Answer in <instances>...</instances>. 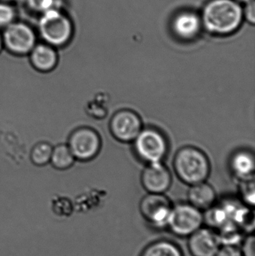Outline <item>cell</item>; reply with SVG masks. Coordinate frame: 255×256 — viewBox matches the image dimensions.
I'll return each mask as SVG.
<instances>
[{"label": "cell", "mask_w": 255, "mask_h": 256, "mask_svg": "<svg viewBox=\"0 0 255 256\" xmlns=\"http://www.w3.org/2000/svg\"><path fill=\"white\" fill-rule=\"evenodd\" d=\"M200 16L203 28L219 36L233 34L244 20L242 6L236 0H210Z\"/></svg>", "instance_id": "6da1fadb"}, {"label": "cell", "mask_w": 255, "mask_h": 256, "mask_svg": "<svg viewBox=\"0 0 255 256\" xmlns=\"http://www.w3.org/2000/svg\"><path fill=\"white\" fill-rule=\"evenodd\" d=\"M174 168L178 178L191 186L206 180L211 165L208 156L202 150L193 146H186L175 154Z\"/></svg>", "instance_id": "7a4b0ae2"}, {"label": "cell", "mask_w": 255, "mask_h": 256, "mask_svg": "<svg viewBox=\"0 0 255 256\" xmlns=\"http://www.w3.org/2000/svg\"><path fill=\"white\" fill-rule=\"evenodd\" d=\"M38 26L43 40L54 46H61L67 43L73 33L70 20L54 8L43 12Z\"/></svg>", "instance_id": "3957f363"}, {"label": "cell", "mask_w": 255, "mask_h": 256, "mask_svg": "<svg viewBox=\"0 0 255 256\" xmlns=\"http://www.w3.org/2000/svg\"><path fill=\"white\" fill-rule=\"evenodd\" d=\"M133 142L136 155L148 164L163 162L169 150L166 136L156 128L142 129Z\"/></svg>", "instance_id": "277c9868"}, {"label": "cell", "mask_w": 255, "mask_h": 256, "mask_svg": "<svg viewBox=\"0 0 255 256\" xmlns=\"http://www.w3.org/2000/svg\"><path fill=\"white\" fill-rule=\"evenodd\" d=\"M203 224L202 212L190 203H183L172 207L166 227L178 237H190Z\"/></svg>", "instance_id": "5b68a950"}, {"label": "cell", "mask_w": 255, "mask_h": 256, "mask_svg": "<svg viewBox=\"0 0 255 256\" xmlns=\"http://www.w3.org/2000/svg\"><path fill=\"white\" fill-rule=\"evenodd\" d=\"M172 207L170 200L164 194L148 192L141 200L139 210L148 224L161 228L167 226Z\"/></svg>", "instance_id": "8992f818"}, {"label": "cell", "mask_w": 255, "mask_h": 256, "mask_svg": "<svg viewBox=\"0 0 255 256\" xmlns=\"http://www.w3.org/2000/svg\"><path fill=\"white\" fill-rule=\"evenodd\" d=\"M3 44L17 55L31 52L35 46L34 31L23 22H11L6 26L2 34Z\"/></svg>", "instance_id": "52a82bcc"}, {"label": "cell", "mask_w": 255, "mask_h": 256, "mask_svg": "<svg viewBox=\"0 0 255 256\" xmlns=\"http://www.w3.org/2000/svg\"><path fill=\"white\" fill-rule=\"evenodd\" d=\"M109 129L118 141L132 142L142 130V120L134 111L122 110L114 114L109 122Z\"/></svg>", "instance_id": "ba28073f"}, {"label": "cell", "mask_w": 255, "mask_h": 256, "mask_svg": "<svg viewBox=\"0 0 255 256\" xmlns=\"http://www.w3.org/2000/svg\"><path fill=\"white\" fill-rule=\"evenodd\" d=\"M68 147L74 158L86 160L94 158L100 152L101 140L94 130L82 128L72 134Z\"/></svg>", "instance_id": "9c48e42d"}, {"label": "cell", "mask_w": 255, "mask_h": 256, "mask_svg": "<svg viewBox=\"0 0 255 256\" xmlns=\"http://www.w3.org/2000/svg\"><path fill=\"white\" fill-rule=\"evenodd\" d=\"M172 180L170 172L162 162L148 164L141 176L142 186L150 194H165Z\"/></svg>", "instance_id": "30bf717a"}, {"label": "cell", "mask_w": 255, "mask_h": 256, "mask_svg": "<svg viewBox=\"0 0 255 256\" xmlns=\"http://www.w3.org/2000/svg\"><path fill=\"white\" fill-rule=\"evenodd\" d=\"M221 246L218 233L211 228L202 227L189 237L188 249L193 256H215Z\"/></svg>", "instance_id": "8fae6325"}, {"label": "cell", "mask_w": 255, "mask_h": 256, "mask_svg": "<svg viewBox=\"0 0 255 256\" xmlns=\"http://www.w3.org/2000/svg\"><path fill=\"white\" fill-rule=\"evenodd\" d=\"M171 26L173 34L184 42L196 39L203 28L200 15L193 10H184L177 14L172 19Z\"/></svg>", "instance_id": "7c38bea8"}, {"label": "cell", "mask_w": 255, "mask_h": 256, "mask_svg": "<svg viewBox=\"0 0 255 256\" xmlns=\"http://www.w3.org/2000/svg\"><path fill=\"white\" fill-rule=\"evenodd\" d=\"M189 203L196 208L207 210L215 204L217 194L211 185L205 182L191 185L188 192Z\"/></svg>", "instance_id": "4fadbf2b"}, {"label": "cell", "mask_w": 255, "mask_h": 256, "mask_svg": "<svg viewBox=\"0 0 255 256\" xmlns=\"http://www.w3.org/2000/svg\"><path fill=\"white\" fill-rule=\"evenodd\" d=\"M232 172L241 182H248L254 179V154L249 150H239L231 159Z\"/></svg>", "instance_id": "5bb4252c"}, {"label": "cell", "mask_w": 255, "mask_h": 256, "mask_svg": "<svg viewBox=\"0 0 255 256\" xmlns=\"http://www.w3.org/2000/svg\"><path fill=\"white\" fill-rule=\"evenodd\" d=\"M30 52L31 63L37 70L47 72L52 70L56 64V52L49 45H36Z\"/></svg>", "instance_id": "9a60e30c"}, {"label": "cell", "mask_w": 255, "mask_h": 256, "mask_svg": "<svg viewBox=\"0 0 255 256\" xmlns=\"http://www.w3.org/2000/svg\"><path fill=\"white\" fill-rule=\"evenodd\" d=\"M141 256H184L180 246L169 240L153 242L146 246Z\"/></svg>", "instance_id": "2e32d148"}, {"label": "cell", "mask_w": 255, "mask_h": 256, "mask_svg": "<svg viewBox=\"0 0 255 256\" xmlns=\"http://www.w3.org/2000/svg\"><path fill=\"white\" fill-rule=\"evenodd\" d=\"M74 158L68 146L60 144L52 150L50 160L55 168L64 170L73 164Z\"/></svg>", "instance_id": "e0dca14e"}, {"label": "cell", "mask_w": 255, "mask_h": 256, "mask_svg": "<svg viewBox=\"0 0 255 256\" xmlns=\"http://www.w3.org/2000/svg\"><path fill=\"white\" fill-rule=\"evenodd\" d=\"M52 149L47 143L36 144L31 152V160L37 165L46 164L50 160Z\"/></svg>", "instance_id": "ac0fdd59"}, {"label": "cell", "mask_w": 255, "mask_h": 256, "mask_svg": "<svg viewBox=\"0 0 255 256\" xmlns=\"http://www.w3.org/2000/svg\"><path fill=\"white\" fill-rule=\"evenodd\" d=\"M241 194L246 206L253 207L255 206L254 180L243 182Z\"/></svg>", "instance_id": "d6986e66"}, {"label": "cell", "mask_w": 255, "mask_h": 256, "mask_svg": "<svg viewBox=\"0 0 255 256\" xmlns=\"http://www.w3.org/2000/svg\"><path fill=\"white\" fill-rule=\"evenodd\" d=\"M15 18V10L11 6L7 3L0 2V26H7L13 22Z\"/></svg>", "instance_id": "ffe728a7"}, {"label": "cell", "mask_w": 255, "mask_h": 256, "mask_svg": "<svg viewBox=\"0 0 255 256\" xmlns=\"http://www.w3.org/2000/svg\"><path fill=\"white\" fill-rule=\"evenodd\" d=\"M26 2L31 10L43 13L53 8L55 0H26Z\"/></svg>", "instance_id": "44dd1931"}, {"label": "cell", "mask_w": 255, "mask_h": 256, "mask_svg": "<svg viewBox=\"0 0 255 256\" xmlns=\"http://www.w3.org/2000/svg\"><path fill=\"white\" fill-rule=\"evenodd\" d=\"M241 251L243 256H255V238L254 234H249L243 240Z\"/></svg>", "instance_id": "7402d4cb"}, {"label": "cell", "mask_w": 255, "mask_h": 256, "mask_svg": "<svg viewBox=\"0 0 255 256\" xmlns=\"http://www.w3.org/2000/svg\"><path fill=\"white\" fill-rule=\"evenodd\" d=\"M245 7L243 8L244 19L249 24L254 25L255 22V4L254 0L245 3Z\"/></svg>", "instance_id": "603a6c76"}, {"label": "cell", "mask_w": 255, "mask_h": 256, "mask_svg": "<svg viewBox=\"0 0 255 256\" xmlns=\"http://www.w3.org/2000/svg\"><path fill=\"white\" fill-rule=\"evenodd\" d=\"M215 256H243L241 250L237 246L222 245Z\"/></svg>", "instance_id": "cb8c5ba5"}, {"label": "cell", "mask_w": 255, "mask_h": 256, "mask_svg": "<svg viewBox=\"0 0 255 256\" xmlns=\"http://www.w3.org/2000/svg\"><path fill=\"white\" fill-rule=\"evenodd\" d=\"M3 45V40H2V36L0 34V50H1V48H2Z\"/></svg>", "instance_id": "d4e9b609"}, {"label": "cell", "mask_w": 255, "mask_h": 256, "mask_svg": "<svg viewBox=\"0 0 255 256\" xmlns=\"http://www.w3.org/2000/svg\"><path fill=\"white\" fill-rule=\"evenodd\" d=\"M237 2H238L241 3H247L249 2L253 1V0H236Z\"/></svg>", "instance_id": "484cf974"}, {"label": "cell", "mask_w": 255, "mask_h": 256, "mask_svg": "<svg viewBox=\"0 0 255 256\" xmlns=\"http://www.w3.org/2000/svg\"><path fill=\"white\" fill-rule=\"evenodd\" d=\"M0 1L4 2H7L14 1V0H0Z\"/></svg>", "instance_id": "4316f807"}]
</instances>
